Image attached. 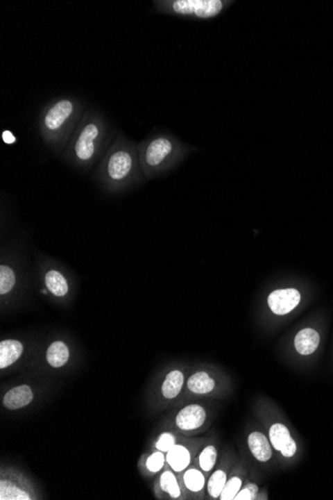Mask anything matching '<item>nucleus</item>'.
Wrapping results in <instances>:
<instances>
[{
	"mask_svg": "<svg viewBox=\"0 0 333 500\" xmlns=\"http://www.w3.org/2000/svg\"><path fill=\"white\" fill-rule=\"evenodd\" d=\"M216 460V451L210 445L202 451L200 456V467L204 472H210L213 469Z\"/></svg>",
	"mask_w": 333,
	"mask_h": 500,
	"instance_id": "obj_22",
	"label": "nucleus"
},
{
	"mask_svg": "<svg viewBox=\"0 0 333 500\" xmlns=\"http://www.w3.org/2000/svg\"><path fill=\"white\" fill-rule=\"evenodd\" d=\"M248 442L253 456L257 460L266 462V461L271 460L273 453H271L270 442H268V438L264 437V435H262V433H257V431L250 433Z\"/></svg>",
	"mask_w": 333,
	"mask_h": 500,
	"instance_id": "obj_13",
	"label": "nucleus"
},
{
	"mask_svg": "<svg viewBox=\"0 0 333 500\" xmlns=\"http://www.w3.org/2000/svg\"><path fill=\"white\" fill-rule=\"evenodd\" d=\"M166 3L170 11L175 15L198 19H211L220 15L232 2L222 0H175Z\"/></svg>",
	"mask_w": 333,
	"mask_h": 500,
	"instance_id": "obj_2",
	"label": "nucleus"
},
{
	"mask_svg": "<svg viewBox=\"0 0 333 500\" xmlns=\"http://www.w3.org/2000/svg\"><path fill=\"white\" fill-rule=\"evenodd\" d=\"M161 488L164 492H168L173 499H177L181 494L180 492L179 485H178L177 479L174 474L170 472H164L161 476Z\"/></svg>",
	"mask_w": 333,
	"mask_h": 500,
	"instance_id": "obj_21",
	"label": "nucleus"
},
{
	"mask_svg": "<svg viewBox=\"0 0 333 500\" xmlns=\"http://www.w3.org/2000/svg\"><path fill=\"white\" fill-rule=\"evenodd\" d=\"M206 421V412L198 405H191L182 408L176 419V424L184 431H193L204 424Z\"/></svg>",
	"mask_w": 333,
	"mask_h": 500,
	"instance_id": "obj_9",
	"label": "nucleus"
},
{
	"mask_svg": "<svg viewBox=\"0 0 333 500\" xmlns=\"http://www.w3.org/2000/svg\"><path fill=\"white\" fill-rule=\"evenodd\" d=\"M44 285L50 294L56 298H64L69 293V282L58 267L45 265Z\"/></svg>",
	"mask_w": 333,
	"mask_h": 500,
	"instance_id": "obj_7",
	"label": "nucleus"
},
{
	"mask_svg": "<svg viewBox=\"0 0 333 500\" xmlns=\"http://www.w3.org/2000/svg\"><path fill=\"white\" fill-rule=\"evenodd\" d=\"M241 481L239 477L234 476L227 481L225 488H223L222 493H221V499L232 500L234 499L239 490H241Z\"/></svg>",
	"mask_w": 333,
	"mask_h": 500,
	"instance_id": "obj_23",
	"label": "nucleus"
},
{
	"mask_svg": "<svg viewBox=\"0 0 333 500\" xmlns=\"http://www.w3.org/2000/svg\"><path fill=\"white\" fill-rule=\"evenodd\" d=\"M190 460V453L182 445L175 444L166 453V461L175 472H182L186 469Z\"/></svg>",
	"mask_w": 333,
	"mask_h": 500,
	"instance_id": "obj_15",
	"label": "nucleus"
},
{
	"mask_svg": "<svg viewBox=\"0 0 333 500\" xmlns=\"http://www.w3.org/2000/svg\"><path fill=\"white\" fill-rule=\"evenodd\" d=\"M1 492H0V499L2 500H20V499H31V497L24 492V490H19L16 488L15 485H11V483H6V481H1Z\"/></svg>",
	"mask_w": 333,
	"mask_h": 500,
	"instance_id": "obj_19",
	"label": "nucleus"
},
{
	"mask_svg": "<svg viewBox=\"0 0 333 500\" xmlns=\"http://www.w3.org/2000/svg\"><path fill=\"white\" fill-rule=\"evenodd\" d=\"M98 136L99 129L94 123H89L83 128L73 146V153L79 163L87 164L94 158Z\"/></svg>",
	"mask_w": 333,
	"mask_h": 500,
	"instance_id": "obj_5",
	"label": "nucleus"
},
{
	"mask_svg": "<svg viewBox=\"0 0 333 500\" xmlns=\"http://www.w3.org/2000/svg\"><path fill=\"white\" fill-rule=\"evenodd\" d=\"M255 495L250 492V488H246L245 490H239L237 497H234L236 500H250L254 499Z\"/></svg>",
	"mask_w": 333,
	"mask_h": 500,
	"instance_id": "obj_26",
	"label": "nucleus"
},
{
	"mask_svg": "<svg viewBox=\"0 0 333 500\" xmlns=\"http://www.w3.org/2000/svg\"><path fill=\"white\" fill-rule=\"evenodd\" d=\"M135 156L125 148L112 152L105 163V172L109 181L117 183L127 181L135 173Z\"/></svg>",
	"mask_w": 333,
	"mask_h": 500,
	"instance_id": "obj_3",
	"label": "nucleus"
},
{
	"mask_svg": "<svg viewBox=\"0 0 333 500\" xmlns=\"http://www.w3.org/2000/svg\"><path fill=\"white\" fill-rule=\"evenodd\" d=\"M302 302V294L296 288H278L266 298V305L273 316L284 317L293 312Z\"/></svg>",
	"mask_w": 333,
	"mask_h": 500,
	"instance_id": "obj_4",
	"label": "nucleus"
},
{
	"mask_svg": "<svg viewBox=\"0 0 333 500\" xmlns=\"http://www.w3.org/2000/svg\"><path fill=\"white\" fill-rule=\"evenodd\" d=\"M73 112V104L69 100H61L48 110L44 124L50 131H57L63 126Z\"/></svg>",
	"mask_w": 333,
	"mask_h": 500,
	"instance_id": "obj_8",
	"label": "nucleus"
},
{
	"mask_svg": "<svg viewBox=\"0 0 333 500\" xmlns=\"http://www.w3.org/2000/svg\"><path fill=\"white\" fill-rule=\"evenodd\" d=\"M319 344H321V335L314 328H302L294 335V349L300 355H312L318 349Z\"/></svg>",
	"mask_w": 333,
	"mask_h": 500,
	"instance_id": "obj_10",
	"label": "nucleus"
},
{
	"mask_svg": "<svg viewBox=\"0 0 333 500\" xmlns=\"http://www.w3.org/2000/svg\"><path fill=\"white\" fill-rule=\"evenodd\" d=\"M270 440L273 447L286 458H291L296 454V442L291 438V433L284 424H275L271 426Z\"/></svg>",
	"mask_w": 333,
	"mask_h": 500,
	"instance_id": "obj_6",
	"label": "nucleus"
},
{
	"mask_svg": "<svg viewBox=\"0 0 333 500\" xmlns=\"http://www.w3.org/2000/svg\"><path fill=\"white\" fill-rule=\"evenodd\" d=\"M225 483H227V474L222 470H216L207 483V492L214 499L221 497Z\"/></svg>",
	"mask_w": 333,
	"mask_h": 500,
	"instance_id": "obj_18",
	"label": "nucleus"
},
{
	"mask_svg": "<svg viewBox=\"0 0 333 500\" xmlns=\"http://www.w3.org/2000/svg\"><path fill=\"white\" fill-rule=\"evenodd\" d=\"M2 139H3L4 143L9 144V145L15 143L16 141L15 135H13L10 131H8V130L3 131V133H2Z\"/></svg>",
	"mask_w": 333,
	"mask_h": 500,
	"instance_id": "obj_27",
	"label": "nucleus"
},
{
	"mask_svg": "<svg viewBox=\"0 0 333 500\" xmlns=\"http://www.w3.org/2000/svg\"><path fill=\"white\" fill-rule=\"evenodd\" d=\"M165 456L162 453H153L147 460V469L152 472H158L163 467Z\"/></svg>",
	"mask_w": 333,
	"mask_h": 500,
	"instance_id": "obj_24",
	"label": "nucleus"
},
{
	"mask_svg": "<svg viewBox=\"0 0 333 500\" xmlns=\"http://www.w3.org/2000/svg\"><path fill=\"white\" fill-rule=\"evenodd\" d=\"M188 388L195 394H205L212 392L214 388V381L210 378L206 372H198L189 378Z\"/></svg>",
	"mask_w": 333,
	"mask_h": 500,
	"instance_id": "obj_16",
	"label": "nucleus"
},
{
	"mask_svg": "<svg viewBox=\"0 0 333 500\" xmlns=\"http://www.w3.org/2000/svg\"><path fill=\"white\" fill-rule=\"evenodd\" d=\"M188 148L184 147L172 137H155L141 153L144 172L148 178L165 173L177 165L188 154Z\"/></svg>",
	"mask_w": 333,
	"mask_h": 500,
	"instance_id": "obj_1",
	"label": "nucleus"
},
{
	"mask_svg": "<svg viewBox=\"0 0 333 500\" xmlns=\"http://www.w3.org/2000/svg\"><path fill=\"white\" fill-rule=\"evenodd\" d=\"M69 358V347L60 340L52 342L46 349L47 362L56 369L67 364Z\"/></svg>",
	"mask_w": 333,
	"mask_h": 500,
	"instance_id": "obj_14",
	"label": "nucleus"
},
{
	"mask_svg": "<svg viewBox=\"0 0 333 500\" xmlns=\"http://www.w3.org/2000/svg\"><path fill=\"white\" fill-rule=\"evenodd\" d=\"M33 401V392L28 385H19L6 392L3 405L9 410H18L28 406Z\"/></svg>",
	"mask_w": 333,
	"mask_h": 500,
	"instance_id": "obj_12",
	"label": "nucleus"
},
{
	"mask_svg": "<svg viewBox=\"0 0 333 500\" xmlns=\"http://www.w3.org/2000/svg\"><path fill=\"white\" fill-rule=\"evenodd\" d=\"M184 383V376L182 372L172 371L166 374V380L162 387V392L166 399H174L180 394Z\"/></svg>",
	"mask_w": 333,
	"mask_h": 500,
	"instance_id": "obj_17",
	"label": "nucleus"
},
{
	"mask_svg": "<svg viewBox=\"0 0 333 500\" xmlns=\"http://www.w3.org/2000/svg\"><path fill=\"white\" fill-rule=\"evenodd\" d=\"M185 485L191 492H200L205 485V477L197 469H190L185 474Z\"/></svg>",
	"mask_w": 333,
	"mask_h": 500,
	"instance_id": "obj_20",
	"label": "nucleus"
},
{
	"mask_svg": "<svg viewBox=\"0 0 333 500\" xmlns=\"http://www.w3.org/2000/svg\"><path fill=\"white\" fill-rule=\"evenodd\" d=\"M24 351V344L19 340H2L0 342V369H6L15 364L22 358Z\"/></svg>",
	"mask_w": 333,
	"mask_h": 500,
	"instance_id": "obj_11",
	"label": "nucleus"
},
{
	"mask_svg": "<svg viewBox=\"0 0 333 500\" xmlns=\"http://www.w3.org/2000/svg\"><path fill=\"white\" fill-rule=\"evenodd\" d=\"M175 445V438L170 433H163L157 442L156 447L161 451H169Z\"/></svg>",
	"mask_w": 333,
	"mask_h": 500,
	"instance_id": "obj_25",
	"label": "nucleus"
}]
</instances>
